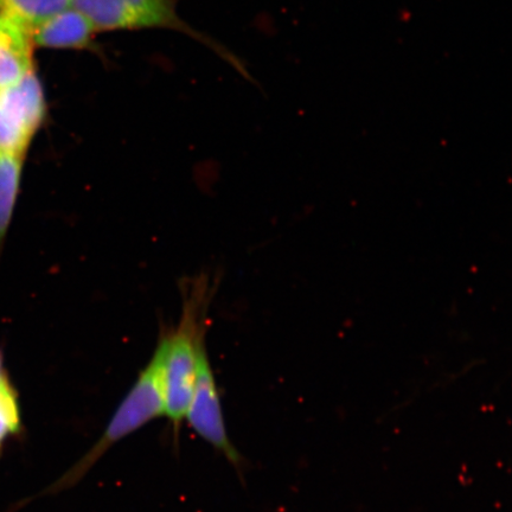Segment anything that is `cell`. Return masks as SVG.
I'll use <instances>...</instances> for the list:
<instances>
[{
	"instance_id": "obj_11",
	"label": "cell",
	"mask_w": 512,
	"mask_h": 512,
	"mask_svg": "<svg viewBox=\"0 0 512 512\" xmlns=\"http://www.w3.org/2000/svg\"><path fill=\"white\" fill-rule=\"evenodd\" d=\"M0 386H11L8 374H6L2 352H0Z\"/></svg>"
},
{
	"instance_id": "obj_6",
	"label": "cell",
	"mask_w": 512,
	"mask_h": 512,
	"mask_svg": "<svg viewBox=\"0 0 512 512\" xmlns=\"http://www.w3.org/2000/svg\"><path fill=\"white\" fill-rule=\"evenodd\" d=\"M96 32L88 19L74 8L60 12L32 31L34 46L80 49L88 46Z\"/></svg>"
},
{
	"instance_id": "obj_5",
	"label": "cell",
	"mask_w": 512,
	"mask_h": 512,
	"mask_svg": "<svg viewBox=\"0 0 512 512\" xmlns=\"http://www.w3.org/2000/svg\"><path fill=\"white\" fill-rule=\"evenodd\" d=\"M31 32L0 15V92L27 76L34 49Z\"/></svg>"
},
{
	"instance_id": "obj_1",
	"label": "cell",
	"mask_w": 512,
	"mask_h": 512,
	"mask_svg": "<svg viewBox=\"0 0 512 512\" xmlns=\"http://www.w3.org/2000/svg\"><path fill=\"white\" fill-rule=\"evenodd\" d=\"M160 415H164V396L159 361L155 355L120 403L98 443L54 485L55 490H66L78 484L113 445Z\"/></svg>"
},
{
	"instance_id": "obj_9",
	"label": "cell",
	"mask_w": 512,
	"mask_h": 512,
	"mask_svg": "<svg viewBox=\"0 0 512 512\" xmlns=\"http://www.w3.org/2000/svg\"><path fill=\"white\" fill-rule=\"evenodd\" d=\"M72 8V0H0V15L31 32L48 19Z\"/></svg>"
},
{
	"instance_id": "obj_7",
	"label": "cell",
	"mask_w": 512,
	"mask_h": 512,
	"mask_svg": "<svg viewBox=\"0 0 512 512\" xmlns=\"http://www.w3.org/2000/svg\"><path fill=\"white\" fill-rule=\"evenodd\" d=\"M95 31L139 29L130 0H72Z\"/></svg>"
},
{
	"instance_id": "obj_8",
	"label": "cell",
	"mask_w": 512,
	"mask_h": 512,
	"mask_svg": "<svg viewBox=\"0 0 512 512\" xmlns=\"http://www.w3.org/2000/svg\"><path fill=\"white\" fill-rule=\"evenodd\" d=\"M24 157L0 150V254L21 188Z\"/></svg>"
},
{
	"instance_id": "obj_2",
	"label": "cell",
	"mask_w": 512,
	"mask_h": 512,
	"mask_svg": "<svg viewBox=\"0 0 512 512\" xmlns=\"http://www.w3.org/2000/svg\"><path fill=\"white\" fill-rule=\"evenodd\" d=\"M202 331L189 305L179 329L159 343L156 356L162 375L164 415L178 425L185 419L194 394L198 361L203 349Z\"/></svg>"
},
{
	"instance_id": "obj_4",
	"label": "cell",
	"mask_w": 512,
	"mask_h": 512,
	"mask_svg": "<svg viewBox=\"0 0 512 512\" xmlns=\"http://www.w3.org/2000/svg\"><path fill=\"white\" fill-rule=\"evenodd\" d=\"M185 419L201 438L222 452L234 465H240V454L228 438L219 390L204 348L198 361L196 386Z\"/></svg>"
},
{
	"instance_id": "obj_10",
	"label": "cell",
	"mask_w": 512,
	"mask_h": 512,
	"mask_svg": "<svg viewBox=\"0 0 512 512\" xmlns=\"http://www.w3.org/2000/svg\"><path fill=\"white\" fill-rule=\"evenodd\" d=\"M21 428V413L15 389L12 386H0V446L4 441L18 433Z\"/></svg>"
},
{
	"instance_id": "obj_3",
	"label": "cell",
	"mask_w": 512,
	"mask_h": 512,
	"mask_svg": "<svg viewBox=\"0 0 512 512\" xmlns=\"http://www.w3.org/2000/svg\"><path fill=\"white\" fill-rule=\"evenodd\" d=\"M44 115L46 100L32 70L16 85L0 92V150L27 155Z\"/></svg>"
}]
</instances>
